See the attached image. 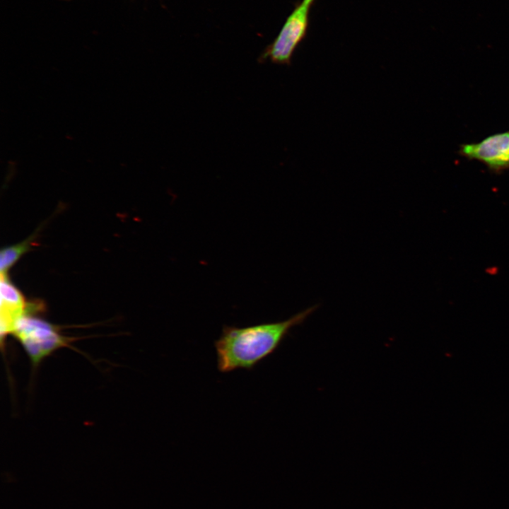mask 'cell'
Here are the masks:
<instances>
[{
	"label": "cell",
	"instance_id": "1",
	"mask_svg": "<svg viewBox=\"0 0 509 509\" xmlns=\"http://www.w3.org/2000/svg\"><path fill=\"white\" fill-rule=\"evenodd\" d=\"M318 308L314 305L279 322L245 327L224 326L215 341L217 368L222 373L252 370L272 354L289 334Z\"/></svg>",
	"mask_w": 509,
	"mask_h": 509
},
{
	"label": "cell",
	"instance_id": "2",
	"mask_svg": "<svg viewBox=\"0 0 509 509\" xmlns=\"http://www.w3.org/2000/svg\"><path fill=\"white\" fill-rule=\"evenodd\" d=\"M28 313L17 322L12 334L21 344L33 368L57 350L69 346L73 338L62 334L56 325Z\"/></svg>",
	"mask_w": 509,
	"mask_h": 509
},
{
	"label": "cell",
	"instance_id": "3",
	"mask_svg": "<svg viewBox=\"0 0 509 509\" xmlns=\"http://www.w3.org/2000/svg\"><path fill=\"white\" fill-rule=\"evenodd\" d=\"M315 0H301L288 16L279 35L262 58L273 63L290 64L294 51L306 37L310 11Z\"/></svg>",
	"mask_w": 509,
	"mask_h": 509
},
{
	"label": "cell",
	"instance_id": "4",
	"mask_svg": "<svg viewBox=\"0 0 509 509\" xmlns=\"http://www.w3.org/2000/svg\"><path fill=\"white\" fill-rule=\"evenodd\" d=\"M458 153L482 163L493 172L509 170V131L490 135L477 143L461 144Z\"/></svg>",
	"mask_w": 509,
	"mask_h": 509
},
{
	"label": "cell",
	"instance_id": "5",
	"mask_svg": "<svg viewBox=\"0 0 509 509\" xmlns=\"http://www.w3.org/2000/svg\"><path fill=\"white\" fill-rule=\"evenodd\" d=\"M1 320L0 329L1 342L11 334L19 320L28 313L39 310V305L26 303L22 293L7 278L6 274L1 273Z\"/></svg>",
	"mask_w": 509,
	"mask_h": 509
},
{
	"label": "cell",
	"instance_id": "6",
	"mask_svg": "<svg viewBox=\"0 0 509 509\" xmlns=\"http://www.w3.org/2000/svg\"><path fill=\"white\" fill-rule=\"evenodd\" d=\"M31 243L30 240H27L23 242L1 250L0 253L1 273L6 274V271L21 255L30 249Z\"/></svg>",
	"mask_w": 509,
	"mask_h": 509
}]
</instances>
